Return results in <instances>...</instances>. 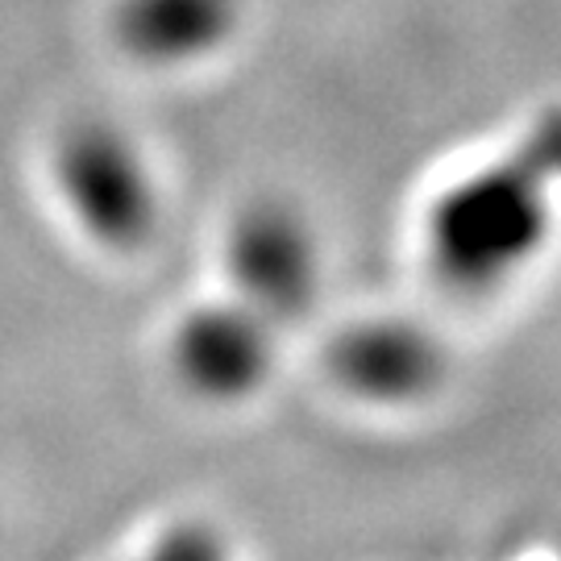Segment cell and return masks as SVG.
<instances>
[{
    "label": "cell",
    "mask_w": 561,
    "mask_h": 561,
    "mask_svg": "<svg viewBox=\"0 0 561 561\" xmlns=\"http://www.w3.org/2000/svg\"><path fill=\"white\" fill-rule=\"evenodd\" d=\"M233 266H238V279L259 296V317L275 321V312L296 308L312 291L317 254L291 217L259 213L233 238Z\"/></svg>",
    "instance_id": "obj_3"
},
{
    "label": "cell",
    "mask_w": 561,
    "mask_h": 561,
    "mask_svg": "<svg viewBox=\"0 0 561 561\" xmlns=\"http://www.w3.org/2000/svg\"><path fill=\"white\" fill-rule=\"evenodd\" d=\"M266 317L259 312H196L175 341V362L187 387L213 400L254 391L266 370Z\"/></svg>",
    "instance_id": "obj_2"
},
{
    "label": "cell",
    "mask_w": 561,
    "mask_h": 561,
    "mask_svg": "<svg viewBox=\"0 0 561 561\" xmlns=\"http://www.w3.org/2000/svg\"><path fill=\"white\" fill-rule=\"evenodd\" d=\"M62 187L67 201L101 238H138L150 225L154 192L141 162L104 129H88L62 146Z\"/></svg>",
    "instance_id": "obj_1"
},
{
    "label": "cell",
    "mask_w": 561,
    "mask_h": 561,
    "mask_svg": "<svg viewBox=\"0 0 561 561\" xmlns=\"http://www.w3.org/2000/svg\"><path fill=\"white\" fill-rule=\"evenodd\" d=\"M229 0H125L121 42L146 62H187L229 30Z\"/></svg>",
    "instance_id": "obj_4"
},
{
    "label": "cell",
    "mask_w": 561,
    "mask_h": 561,
    "mask_svg": "<svg viewBox=\"0 0 561 561\" xmlns=\"http://www.w3.org/2000/svg\"><path fill=\"white\" fill-rule=\"evenodd\" d=\"M341 379H350V387L366 400H421L424 387L433 382V354L412 329L400 324L354 329L341 345Z\"/></svg>",
    "instance_id": "obj_5"
}]
</instances>
